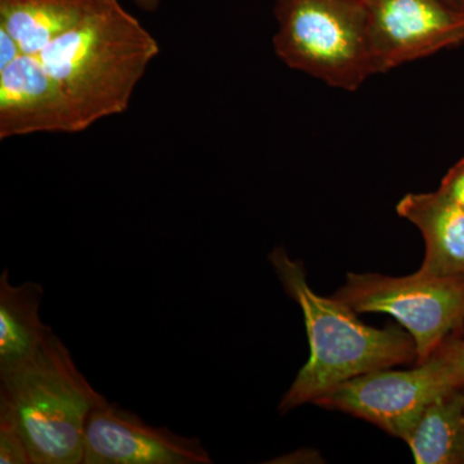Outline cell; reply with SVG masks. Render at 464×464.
Listing matches in <instances>:
<instances>
[{"label": "cell", "mask_w": 464, "mask_h": 464, "mask_svg": "<svg viewBox=\"0 0 464 464\" xmlns=\"http://www.w3.org/2000/svg\"><path fill=\"white\" fill-rule=\"evenodd\" d=\"M275 16V52L292 69L344 91L377 74L364 0H276Z\"/></svg>", "instance_id": "4"}, {"label": "cell", "mask_w": 464, "mask_h": 464, "mask_svg": "<svg viewBox=\"0 0 464 464\" xmlns=\"http://www.w3.org/2000/svg\"><path fill=\"white\" fill-rule=\"evenodd\" d=\"M451 389L456 387L430 357L409 371L381 369L357 375L313 404L353 415L405 441L424 409Z\"/></svg>", "instance_id": "6"}, {"label": "cell", "mask_w": 464, "mask_h": 464, "mask_svg": "<svg viewBox=\"0 0 464 464\" xmlns=\"http://www.w3.org/2000/svg\"><path fill=\"white\" fill-rule=\"evenodd\" d=\"M377 74L464 43V14L444 0H364Z\"/></svg>", "instance_id": "7"}, {"label": "cell", "mask_w": 464, "mask_h": 464, "mask_svg": "<svg viewBox=\"0 0 464 464\" xmlns=\"http://www.w3.org/2000/svg\"><path fill=\"white\" fill-rule=\"evenodd\" d=\"M133 2L136 3V5H139L140 8H142L143 11L154 12L157 11L161 0H133Z\"/></svg>", "instance_id": "18"}, {"label": "cell", "mask_w": 464, "mask_h": 464, "mask_svg": "<svg viewBox=\"0 0 464 464\" xmlns=\"http://www.w3.org/2000/svg\"><path fill=\"white\" fill-rule=\"evenodd\" d=\"M106 402L54 333L33 357L0 373V423L16 430L33 464L83 463L88 418Z\"/></svg>", "instance_id": "3"}, {"label": "cell", "mask_w": 464, "mask_h": 464, "mask_svg": "<svg viewBox=\"0 0 464 464\" xmlns=\"http://www.w3.org/2000/svg\"><path fill=\"white\" fill-rule=\"evenodd\" d=\"M42 132L72 133V121L35 58L20 54L0 69V139Z\"/></svg>", "instance_id": "9"}, {"label": "cell", "mask_w": 464, "mask_h": 464, "mask_svg": "<svg viewBox=\"0 0 464 464\" xmlns=\"http://www.w3.org/2000/svg\"><path fill=\"white\" fill-rule=\"evenodd\" d=\"M444 2L450 5L451 8L457 9V11L464 14V0H444Z\"/></svg>", "instance_id": "19"}, {"label": "cell", "mask_w": 464, "mask_h": 464, "mask_svg": "<svg viewBox=\"0 0 464 464\" xmlns=\"http://www.w3.org/2000/svg\"><path fill=\"white\" fill-rule=\"evenodd\" d=\"M453 387H464V338L451 335L432 353Z\"/></svg>", "instance_id": "14"}, {"label": "cell", "mask_w": 464, "mask_h": 464, "mask_svg": "<svg viewBox=\"0 0 464 464\" xmlns=\"http://www.w3.org/2000/svg\"><path fill=\"white\" fill-rule=\"evenodd\" d=\"M20 56L16 41L5 29L0 27V69H5Z\"/></svg>", "instance_id": "17"}, {"label": "cell", "mask_w": 464, "mask_h": 464, "mask_svg": "<svg viewBox=\"0 0 464 464\" xmlns=\"http://www.w3.org/2000/svg\"><path fill=\"white\" fill-rule=\"evenodd\" d=\"M396 212L422 232L426 256L420 273L464 276V206L441 191L405 195Z\"/></svg>", "instance_id": "10"}, {"label": "cell", "mask_w": 464, "mask_h": 464, "mask_svg": "<svg viewBox=\"0 0 464 464\" xmlns=\"http://www.w3.org/2000/svg\"><path fill=\"white\" fill-rule=\"evenodd\" d=\"M268 261L286 295L304 313L311 351L307 364L283 396V414L315 401L357 375L417 362L411 333L395 325H366L346 304L317 295L308 284L304 264L290 258L285 249H274Z\"/></svg>", "instance_id": "2"}, {"label": "cell", "mask_w": 464, "mask_h": 464, "mask_svg": "<svg viewBox=\"0 0 464 464\" xmlns=\"http://www.w3.org/2000/svg\"><path fill=\"white\" fill-rule=\"evenodd\" d=\"M43 295L39 283L14 285L8 268L0 275V373L33 357L53 333L39 316Z\"/></svg>", "instance_id": "12"}, {"label": "cell", "mask_w": 464, "mask_h": 464, "mask_svg": "<svg viewBox=\"0 0 464 464\" xmlns=\"http://www.w3.org/2000/svg\"><path fill=\"white\" fill-rule=\"evenodd\" d=\"M109 0H0V27L16 41L20 54H35L79 25Z\"/></svg>", "instance_id": "11"}, {"label": "cell", "mask_w": 464, "mask_h": 464, "mask_svg": "<svg viewBox=\"0 0 464 464\" xmlns=\"http://www.w3.org/2000/svg\"><path fill=\"white\" fill-rule=\"evenodd\" d=\"M198 438L154 427L121 406L106 402L88 418L83 464H209Z\"/></svg>", "instance_id": "8"}, {"label": "cell", "mask_w": 464, "mask_h": 464, "mask_svg": "<svg viewBox=\"0 0 464 464\" xmlns=\"http://www.w3.org/2000/svg\"><path fill=\"white\" fill-rule=\"evenodd\" d=\"M439 191L464 206V157L445 174Z\"/></svg>", "instance_id": "16"}, {"label": "cell", "mask_w": 464, "mask_h": 464, "mask_svg": "<svg viewBox=\"0 0 464 464\" xmlns=\"http://www.w3.org/2000/svg\"><path fill=\"white\" fill-rule=\"evenodd\" d=\"M159 44L121 5L109 0L69 32L35 54L43 72L65 103L72 133L130 106Z\"/></svg>", "instance_id": "1"}, {"label": "cell", "mask_w": 464, "mask_h": 464, "mask_svg": "<svg viewBox=\"0 0 464 464\" xmlns=\"http://www.w3.org/2000/svg\"><path fill=\"white\" fill-rule=\"evenodd\" d=\"M405 442L415 463L464 464V387L433 400Z\"/></svg>", "instance_id": "13"}, {"label": "cell", "mask_w": 464, "mask_h": 464, "mask_svg": "<svg viewBox=\"0 0 464 464\" xmlns=\"http://www.w3.org/2000/svg\"><path fill=\"white\" fill-rule=\"evenodd\" d=\"M332 297L356 314L395 317L413 337L417 364L427 362L464 326V276H435L420 270L399 277L348 273Z\"/></svg>", "instance_id": "5"}, {"label": "cell", "mask_w": 464, "mask_h": 464, "mask_svg": "<svg viewBox=\"0 0 464 464\" xmlns=\"http://www.w3.org/2000/svg\"><path fill=\"white\" fill-rule=\"evenodd\" d=\"M0 463L33 464L25 441L9 424L0 423Z\"/></svg>", "instance_id": "15"}]
</instances>
